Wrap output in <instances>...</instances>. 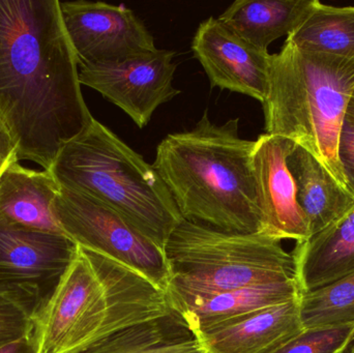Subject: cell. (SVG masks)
I'll return each instance as SVG.
<instances>
[{"label": "cell", "mask_w": 354, "mask_h": 353, "mask_svg": "<svg viewBox=\"0 0 354 353\" xmlns=\"http://www.w3.org/2000/svg\"><path fill=\"white\" fill-rule=\"evenodd\" d=\"M353 95L354 60L307 51L288 39L270 56L262 104L266 134L286 137L309 151L348 191L338 151Z\"/></svg>", "instance_id": "4"}, {"label": "cell", "mask_w": 354, "mask_h": 353, "mask_svg": "<svg viewBox=\"0 0 354 353\" xmlns=\"http://www.w3.org/2000/svg\"><path fill=\"white\" fill-rule=\"evenodd\" d=\"M93 118L59 0H0V120L19 160L49 170Z\"/></svg>", "instance_id": "1"}, {"label": "cell", "mask_w": 354, "mask_h": 353, "mask_svg": "<svg viewBox=\"0 0 354 353\" xmlns=\"http://www.w3.org/2000/svg\"><path fill=\"white\" fill-rule=\"evenodd\" d=\"M66 35L81 64L118 61L158 51L142 21L124 6L59 1Z\"/></svg>", "instance_id": "10"}, {"label": "cell", "mask_w": 354, "mask_h": 353, "mask_svg": "<svg viewBox=\"0 0 354 353\" xmlns=\"http://www.w3.org/2000/svg\"><path fill=\"white\" fill-rule=\"evenodd\" d=\"M19 161L18 144L8 126L0 120V178L8 168Z\"/></svg>", "instance_id": "25"}, {"label": "cell", "mask_w": 354, "mask_h": 353, "mask_svg": "<svg viewBox=\"0 0 354 353\" xmlns=\"http://www.w3.org/2000/svg\"><path fill=\"white\" fill-rule=\"evenodd\" d=\"M301 294L326 287L354 273V207L292 252Z\"/></svg>", "instance_id": "16"}, {"label": "cell", "mask_w": 354, "mask_h": 353, "mask_svg": "<svg viewBox=\"0 0 354 353\" xmlns=\"http://www.w3.org/2000/svg\"><path fill=\"white\" fill-rule=\"evenodd\" d=\"M239 118L210 122L168 135L153 164L185 221L225 231L260 233L261 216L254 175L255 141L241 139Z\"/></svg>", "instance_id": "2"}, {"label": "cell", "mask_w": 354, "mask_h": 353, "mask_svg": "<svg viewBox=\"0 0 354 353\" xmlns=\"http://www.w3.org/2000/svg\"><path fill=\"white\" fill-rule=\"evenodd\" d=\"M301 296L297 280L249 286L218 294L170 300L174 312L196 335L214 325Z\"/></svg>", "instance_id": "14"}, {"label": "cell", "mask_w": 354, "mask_h": 353, "mask_svg": "<svg viewBox=\"0 0 354 353\" xmlns=\"http://www.w3.org/2000/svg\"><path fill=\"white\" fill-rule=\"evenodd\" d=\"M78 245L66 234L0 222V296L33 321L41 316Z\"/></svg>", "instance_id": "8"}, {"label": "cell", "mask_w": 354, "mask_h": 353, "mask_svg": "<svg viewBox=\"0 0 354 353\" xmlns=\"http://www.w3.org/2000/svg\"><path fill=\"white\" fill-rule=\"evenodd\" d=\"M79 353H207L176 313L124 330Z\"/></svg>", "instance_id": "19"}, {"label": "cell", "mask_w": 354, "mask_h": 353, "mask_svg": "<svg viewBox=\"0 0 354 353\" xmlns=\"http://www.w3.org/2000/svg\"><path fill=\"white\" fill-rule=\"evenodd\" d=\"M354 342V323L305 329L274 353H348Z\"/></svg>", "instance_id": "22"}, {"label": "cell", "mask_w": 354, "mask_h": 353, "mask_svg": "<svg viewBox=\"0 0 354 353\" xmlns=\"http://www.w3.org/2000/svg\"><path fill=\"white\" fill-rule=\"evenodd\" d=\"M338 153L347 186L354 195V95L345 113L339 139Z\"/></svg>", "instance_id": "24"}, {"label": "cell", "mask_w": 354, "mask_h": 353, "mask_svg": "<svg viewBox=\"0 0 354 353\" xmlns=\"http://www.w3.org/2000/svg\"><path fill=\"white\" fill-rule=\"evenodd\" d=\"M317 0H237L218 20L254 47L268 52L270 44L292 35Z\"/></svg>", "instance_id": "18"}, {"label": "cell", "mask_w": 354, "mask_h": 353, "mask_svg": "<svg viewBox=\"0 0 354 353\" xmlns=\"http://www.w3.org/2000/svg\"><path fill=\"white\" fill-rule=\"evenodd\" d=\"M305 329L354 323V273L299 298Z\"/></svg>", "instance_id": "21"}, {"label": "cell", "mask_w": 354, "mask_h": 353, "mask_svg": "<svg viewBox=\"0 0 354 353\" xmlns=\"http://www.w3.org/2000/svg\"><path fill=\"white\" fill-rule=\"evenodd\" d=\"M287 163L311 236L326 229L353 209V193L343 188L309 151L297 144Z\"/></svg>", "instance_id": "17"}, {"label": "cell", "mask_w": 354, "mask_h": 353, "mask_svg": "<svg viewBox=\"0 0 354 353\" xmlns=\"http://www.w3.org/2000/svg\"><path fill=\"white\" fill-rule=\"evenodd\" d=\"M54 213L78 246L122 263L168 292L171 271L165 251L114 209L60 187Z\"/></svg>", "instance_id": "7"}, {"label": "cell", "mask_w": 354, "mask_h": 353, "mask_svg": "<svg viewBox=\"0 0 354 353\" xmlns=\"http://www.w3.org/2000/svg\"></svg>", "instance_id": "28"}, {"label": "cell", "mask_w": 354, "mask_h": 353, "mask_svg": "<svg viewBox=\"0 0 354 353\" xmlns=\"http://www.w3.org/2000/svg\"><path fill=\"white\" fill-rule=\"evenodd\" d=\"M48 171L62 188L114 209L164 251L183 221L155 167L95 118Z\"/></svg>", "instance_id": "5"}, {"label": "cell", "mask_w": 354, "mask_h": 353, "mask_svg": "<svg viewBox=\"0 0 354 353\" xmlns=\"http://www.w3.org/2000/svg\"><path fill=\"white\" fill-rule=\"evenodd\" d=\"M0 353H37V337L35 329L28 335L0 347Z\"/></svg>", "instance_id": "26"}, {"label": "cell", "mask_w": 354, "mask_h": 353, "mask_svg": "<svg viewBox=\"0 0 354 353\" xmlns=\"http://www.w3.org/2000/svg\"><path fill=\"white\" fill-rule=\"evenodd\" d=\"M192 51L205 70L212 87L241 93L264 103L270 88L272 54L254 47L214 17L198 27Z\"/></svg>", "instance_id": "12"}, {"label": "cell", "mask_w": 354, "mask_h": 353, "mask_svg": "<svg viewBox=\"0 0 354 353\" xmlns=\"http://www.w3.org/2000/svg\"><path fill=\"white\" fill-rule=\"evenodd\" d=\"M176 52L158 50L118 61L79 66L81 85L91 87L128 114L140 128L156 110L179 93L174 86Z\"/></svg>", "instance_id": "9"}, {"label": "cell", "mask_w": 354, "mask_h": 353, "mask_svg": "<svg viewBox=\"0 0 354 353\" xmlns=\"http://www.w3.org/2000/svg\"><path fill=\"white\" fill-rule=\"evenodd\" d=\"M295 146L297 143L286 137L266 133L255 140L252 155L261 216L260 233L280 242L293 240L299 242L311 238L287 163Z\"/></svg>", "instance_id": "11"}, {"label": "cell", "mask_w": 354, "mask_h": 353, "mask_svg": "<svg viewBox=\"0 0 354 353\" xmlns=\"http://www.w3.org/2000/svg\"><path fill=\"white\" fill-rule=\"evenodd\" d=\"M287 39L297 47L354 60V6L316 1L305 22Z\"/></svg>", "instance_id": "20"}, {"label": "cell", "mask_w": 354, "mask_h": 353, "mask_svg": "<svg viewBox=\"0 0 354 353\" xmlns=\"http://www.w3.org/2000/svg\"><path fill=\"white\" fill-rule=\"evenodd\" d=\"M299 298L225 321L196 338L207 353L277 352L305 331Z\"/></svg>", "instance_id": "13"}, {"label": "cell", "mask_w": 354, "mask_h": 353, "mask_svg": "<svg viewBox=\"0 0 354 353\" xmlns=\"http://www.w3.org/2000/svg\"><path fill=\"white\" fill-rule=\"evenodd\" d=\"M348 353H354V342H353V346H351V350H349Z\"/></svg>", "instance_id": "27"}, {"label": "cell", "mask_w": 354, "mask_h": 353, "mask_svg": "<svg viewBox=\"0 0 354 353\" xmlns=\"http://www.w3.org/2000/svg\"><path fill=\"white\" fill-rule=\"evenodd\" d=\"M35 329V321L16 305L0 296V347L20 339Z\"/></svg>", "instance_id": "23"}, {"label": "cell", "mask_w": 354, "mask_h": 353, "mask_svg": "<svg viewBox=\"0 0 354 353\" xmlns=\"http://www.w3.org/2000/svg\"><path fill=\"white\" fill-rule=\"evenodd\" d=\"M168 292L138 271L78 246L41 316L37 353H79L174 314Z\"/></svg>", "instance_id": "3"}, {"label": "cell", "mask_w": 354, "mask_h": 353, "mask_svg": "<svg viewBox=\"0 0 354 353\" xmlns=\"http://www.w3.org/2000/svg\"><path fill=\"white\" fill-rule=\"evenodd\" d=\"M170 300L297 280L292 253L261 233L225 231L183 220L168 240Z\"/></svg>", "instance_id": "6"}, {"label": "cell", "mask_w": 354, "mask_h": 353, "mask_svg": "<svg viewBox=\"0 0 354 353\" xmlns=\"http://www.w3.org/2000/svg\"><path fill=\"white\" fill-rule=\"evenodd\" d=\"M59 184L48 170L15 163L0 178V222L27 229L66 234L54 213Z\"/></svg>", "instance_id": "15"}]
</instances>
